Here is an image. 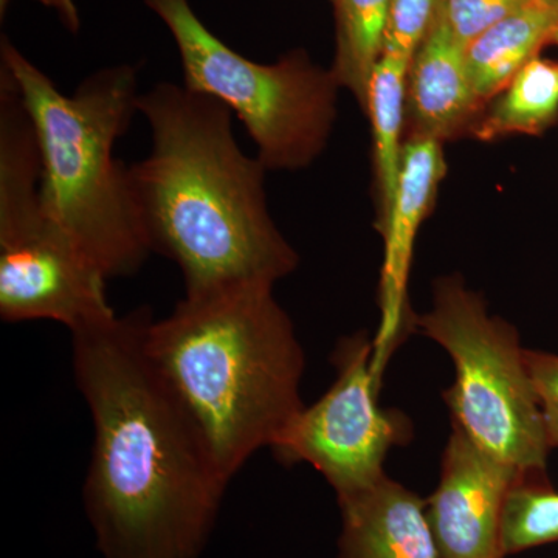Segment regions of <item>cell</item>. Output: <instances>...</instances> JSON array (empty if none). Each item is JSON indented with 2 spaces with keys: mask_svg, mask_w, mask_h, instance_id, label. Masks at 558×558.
<instances>
[{
  "mask_svg": "<svg viewBox=\"0 0 558 558\" xmlns=\"http://www.w3.org/2000/svg\"><path fill=\"white\" fill-rule=\"evenodd\" d=\"M148 310L72 333L94 444L84 510L102 558H199L230 481L145 348Z\"/></svg>",
  "mask_w": 558,
  "mask_h": 558,
  "instance_id": "obj_1",
  "label": "cell"
},
{
  "mask_svg": "<svg viewBox=\"0 0 558 558\" xmlns=\"http://www.w3.org/2000/svg\"><path fill=\"white\" fill-rule=\"evenodd\" d=\"M138 113L150 150L128 167L132 194L150 250L179 267L185 293L292 275L300 256L271 218L269 170L241 149L231 110L157 83L140 94Z\"/></svg>",
  "mask_w": 558,
  "mask_h": 558,
  "instance_id": "obj_2",
  "label": "cell"
},
{
  "mask_svg": "<svg viewBox=\"0 0 558 558\" xmlns=\"http://www.w3.org/2000/svg\"><path fill=\"white\" fill-rule=\"evenodd\" d=\"M145 348L201 425L227 478L274 446L303 410L306 355L274 286L240 282L185 293L148 318Z\"/></svg>",
  "mask_w": 558,
  "mask_h": 558,
  "instance_id": "obj_3",
  "label": "cell"
},
{
  "mask_svg": "<svg viewBox=\"0 0 558 558\" xmlns=\"http://www.w3.org/2000/svg\"><path fill=\"white\" fill-rule=\"evenodd\" d=\"M9 70L35 126L47 216L108 279L131 277L150 245L132 194L130 165L113 149L138 113L137 68L97 70L72 95L3 36Z\"/></svg>",
  "mask_w": 558,
  "mask_h": 558,
  "instance_id": "obj_4",
  "label": "cell"
},
{
  "mask_svg": "<svg viewBox=\"0 0 558 558\" xmlns=\"http://www.w3.org/2000/svg\"><path fill=\"white\" fill-rule=\"evenodd\" d=\"M178 47L183 86L222 102L244 124L269 171H300L328 148L340 84L304 50L260 64L227 46L190 0H145Z\"/></svg>",
  "mask_w": 558,
  "mask_h": 558,
  "instance_id": "obj_5",
  "label": "cell"
},
{
  "mask_svg": "<svg viewBox=\"0 0 558 558\" xmlns=\"http://www.w3.org/2000/svg\"><path fill=\"white\" fill-rule=\"evenodd\" d=\"M416 330L449 352L454 381L444 391L451 424L524 476L548 475L549 444L520 333L459 275L433 284Z\"/></svg>",
  "mask_w": 558,
  "mask_h": 558,
  "instance_id": "obj_6",
  "label": "cell"
},
{
  "mask_svg": "<svg viewBox=\"0 0 558 558\" xmlns=\"http://www.w3.org/2000/svg\"><path fill=\"white\" fill-rule=\"evenodd\" d=\"M38 137L27 110H0V317L60 323L70 333L117 317L109 279L47 216Z\"/></svg>",
  "mask_w": 558,
  "mask_h": 558,
  "instance_id": "obj_7",
  "label": "cell"
},
{
  "mask_svg": "<svg viewBox=\"0 0 558 558\" xmlns=\"http://www.w3.org/2000/svg\"><path fill=\"white\" fill-rule=\"evenodd\" d=\"M373 355L365 332L343 337L330 357L337 369L332 387L303 407L271 446L282 464L306 462L322 473L337 499L384 478L389 451L413 439L410 417L380 405L381 376Z\"/></svg>",
  "mask_w": 558,
  "mask_h": 558,
  "instance_id": "obj_8",
  "label": "cell"
},
{
  "mask_svg": "<svg viewBox=\"0 0 558 558\" xmlns=\"http://www.w3.org/2000/svg\"><path fill=\"white\" fill-rule=\"evenodd\" d=\"M521 476L451 424L438 487L425 499L440 558H505L502 510Z\"/></svg>",
  "mask_w": 558,
  "mask_h": 558,
  "instance_id": "obj_9",
  "label": "cell"
},
{
  "mask_svg": "<svg viewBox=\"0 0 558 558\" xmlns=\"http://www.w3.org/2000/svg\"><path fill=\"white\" fill-rule=\"evenodd\" d=\"M446 174L444 143L417 135L405 137L395 202L387 220L377 229L385 247L379 282L380 326L373 337V363L379 376H384L396 349L416 332L417 315L411 311L409 300L414 244Z\"/></svg>",
  "mask_w": 558,
  "mask_h": 558,
  "instance_id": "obj_10",
  "label": "cell"
},
{
  "mask_svg": "<svg viewBox=\"0 0 558 558\" xmlns=\"http://www.w3.org/2000/svg\"><path fill=\"white\" fill-rule=\"evenodd\" d=\"M483 109L470 80L465 46L453 35L439 7L411 60L405 137L417 135L440 143L470 137Z\"/></svg>",
  "mask_w": 558,
  "mask_h": 558,
  "instance_id": "obj_11",
  "label": "cell"
},
{
  "mask_svg": "<svg viewBox=\"0 0 558 558\" xmlns=\"http://www.w3.org/2000/svg\"><path fill=\"white\" fill-rule=\"evenodd\" d=\"M339 506L337 558H440L427 501L388 475Z\"/></svg>",
  "mask_w": 558,
  "mask_h": 558,
  "instance_id": "obj_12",
  "label": "cell"
},
{
  "mask_svg": "<svg viewBox=\"0 0 558 558\" xmlns=\"http://www.w3.org/2000/svg\"><path fill=\"white\" fill-rule=\"evenodd\" d=\"M558 28V7L537 0L492 25L465 47L470 80L484 108L543 47Z\"/></svg>",
  "mask_w": 558,
  "mask_h": 558,
  "instance_id": "obj_13",
  "label": "cell"
},
{
  "mask_svg": "<svg viewBox=\"0 0 558 558\" xmlns=\"http://www.w3.org/2000/svg\"><path fill=\"white\" fill-rule=\"evenodd\" d=\"M411 60L384 49L369 81L365 113L373 128L376 230L387 220L395 202L402 165L407 126V80Z\"/></svg>",
  "mask_w": 558,
  "mask_h": 558,
  "instance_id": "obj_14",
  "label": "cell"
},
{
  "mask_svg": "<svg viewBox=\"0 0 558 558\" xmlns=\"http://www.w3.org/2000/svg\"><path fill=\"white\" fill-rule=\"evenodd\" d=\"M556 124L558 62L537 54L487 102L470 137L487 143L519 135L542 137Z\"/></svg>",
  "mask_w": 558,
  "mask_h": 558,
  "instance_id": "obj_15",
  "label": "cell"
},
{
  "mask_svg": "<svg viewBox=\"0 0 558 558\" xmlns=\"http://www.w3.org/2000/svg\"><path fill=\"white\" fill-rule=\"evenodd\" d=\"M336 11L337 49L332 70L341 89L360 108L368 101L373 70L384 53L391 0H329Z\"/></svg>",
  "mask_w": 558,
  "mask_h": 558,
  "instance_id": "obj_16",
  "label": "cell"
},
{
  "mask_svg": "<svg viewBox=\"0 0 558 558\" xmlns=\"http://www.w3.org/2000/svg\"><path fill=\"white\" fill-rule=\"evenodd\" d=\"M558 542V492L546 476H521L509 490L501 520L506 556Z\"/></svg>",
  "mask_w": 558,
  "mask_h": 558,
  "instance_id": "obj_17",
  "label": "cell"
},
{
  "mask_svg": "<svg viewBox=\"0 0 558 558\" xmlns=\"http://www.w3.org/2000/svg\"><path fill=\"white\" fill-rule=\"evenodd\" d=\"M537 0H442L440 11L465 47L492 25Z\"/></svg>",
  "mask_w": 558,
  "mask_h": 558,
  "instance_id": "obj_18",
  "label": "cell"
},
{
  "mask_svg": "<svg viewBox=\"0 0 558 558\" xmlns=\"http://www.w3.org/2000/svg\"><path fill=\"white\" fill-rule=\"evenodd\" d=\"M442 0H391L384 49L399 51L413 60L425 39Z\"/></svg>",
  "mask_w": 558,
  "mask_h": 558,
  "instance_id": "obj_19",
  "label": "cell"
},
{
  "mask_svg": "<svg viewBox=\"0 0 558 558\" xmlns=\"http://www.w3.org/2000/svg\"><path fill=\"white\" fill-rule=\"evenodd\" d=\"M526 363L537 392L549 449H558V354L526 349Z\"/></svg>",
  "mask_w": 558,
  "mask_h": 558,
  "instance_id": "obj_20",
  "label": "cell"
},
{
  "mask_svg": "<svg viewBox=\"0 0 558 558\" xmlns=\"http://www.w3.org/2000/svg\"><path fill=\"white\" fill-rule=\"evenodd\" d=\"M40 5L47 7V9L53 10L58 14L62 25L70 33L80 32L81 17L78 13V7H76L75 0H36Z\"/></svg>",
  "mask_w": 558,
  "mask_h": 558,
  "instance_id": "obj_21",
  "label": "cell"
},
{
  "mask_svg": "<svg viewBox=\"0 0 558 558\" xmlns=\"http://www.w3.org/2000/svg\"><path fill=\"white\" fill-rule=\"evenodd\" d=\"M11 0H0V16H5L7 10H9Z\"/></svg>",
  "mask_w": 558,
  "mask_h": 558,
  "instance_id": "obj_22",
  "label": "cell"
},
{
  "mask_svg": "<svg viewBox=\"0 0 558 558\" xmlns=\"http://www.w3.org/2000/svg\"><path fill=\"white\" fill-rule=\"evenodd\" d=\"M550 44H556L558 47V28L556 32H554L553 39H550Z\"/></svg>",
  "mask_w": 558,
  "mask_h": 558,
  "instance_id": "obj_23",
  "label": "cell"
},
{
  "mask_svg": "<svg viewBox=\"0 0 558 558\" xmlns=\"http://www.w3.org/2000/svg\"><path fill=\"white\" fill-rule=\"evenodd\" d=\"M553 2L558 7V0H553Z\"/></svg>",
  "mask_w": 558,
  "mask_h": 558,
  "instance_id": "obj_24",
  "label": "cell"
}]
</instances>
